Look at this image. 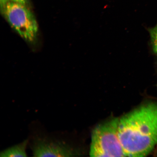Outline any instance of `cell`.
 I'll return each instance as SVG.
<instances>
[{"instance_id":"6da1fadb","label":"cell","mask_w":157,"mask_h":157,"mask_svg":"<svg viewBox=\"0 0 157 157\" xmlns=\"http://www.w3.org/2000/svg\"><path fill=\"white\" fill-rule=\"evenodd\" d=\"M118 134L126 157L150 154L157 145V102L144 104L119 119Z\"/></svg>"},{"instance_id":"7a4b0ae2","label":"cell","mask_w":157,"mask_h":157,"mask_svg":"<svg viewBox=\"0 0 157 157\" xmlns=\"http://www.w3.org/2000/svg\"><path fill=\"white\" fill-rule=\"evenodd\" d=\"M119 119L109 120L97 125L91 136V157H126L118 134Z\"/></svg>"},{"instance_id":"3957f363","label":"cell","mask_w":157,"mask_h":157,"mask_svg":"<svg viewBox=\"0 0 157 157\" xmlns=\"http://www.w3.org/2000/svg\"><path fill=\"white\" fill-rule=\"evenodd\" d=\"M2 11L11 26L22 38L29 42L35 40L38 24L34 15L24 4L10 1Z\"/></svg>"},{"instance_id":"277c9868","label":"cell","mask_w":157,"mask_h":157,"mask_svg":"<svg viewBox=\"0 0 157 157\" xmlns=\"http://www.w3.org/2000/svg\"><path fill=\"white\" fill-rule=\"evenodd\" d=\"M31 149L34 157H71L78 154L76 149L65 142L39 137L33 140Z\"/></svg>"},{"instance_id":"5b68a950","label":"cell","mask_w":157,"mask_h":157,"mask_svg":"<svg viewBox=\"0 0 157 157\" xmlns=\"http://www.w3.org/2000/svg\"><path fill=\"white\" fill-rule=\"evenodd\" d=\"M28 140H25L19 144L5 149L0 153L1 157H26V147Z\"/></svg>"},{"instance_id":"8992f818","label":"cell","mask_w":157,"mask_h":157,"mask_svg":"<svg viewBox=\"0 0 157 157\" xmlns=\"http://www.w3.org/2000/svg\"><path fill=\"white\" fill-rule=\"evenodd\" d=\"M153 52L157 56V24L148 29Z\"/></svg>"},{"instance_id":"52a82bcc","label":"cell","mask_w":157,"mask_h":157,"mask_svg":"<svg viewBox=\"0 0 157 157\" xmlns=\"http://www.w3.org/2000/svg\"><path fill=\"white\" fill-rule=\"evenodd\" d=\"M10 0H0L1 9L2 10L7 4L9 2Z\"/></svg>"},{"instance_id":"ba28073f","label":"cell","mask_w":157,"mask_h":157,"mask_svg":"<svg viewBox=\"0 0 157 157\" xmlns=\"http://www.w3.org/2000/svg\"><path fill=\"white\" fill-rule=\"evenodd\" d=\"M26 1V0H11V1L21 4H24Z\"/></svg>"}]
</instances>
